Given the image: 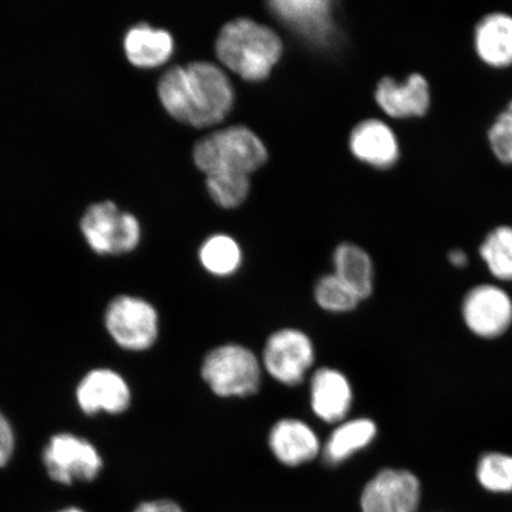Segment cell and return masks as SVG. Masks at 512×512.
Returning a JSON list of instances; mask_svg holds the SVG:
<instances>
[{"label": "cell", "instance_id": "obj_29", "mask_svg": "<svg viewBox=\"0 0 512 512\" xmlns=\"http://www.w3.org/2000/svg\"><path fill=\"white\" fill-rule=\"evenodd\" d=\"M448 259L456 267H465L467 265V255L465 252L460 251V249H454V251L448 254Z\"/></svg>", "mask_w": 512, "mask_h": 512}, {"label": "cell", "instance_id": "obj_25", "mask_svg": "<svg viewBox=\"0 0 512 512\" xmlns=\"http://www.w3.org/2000/svg\"><path fill=\"white\" fill-rule=\"evenodd\" d=\"M479 483L492 492L512 491V457L490 453L480 459L477 469Z\"/></svg>", "mask_w": 512, "mask_h": 512}, {"label": "cell", "instance_id": "obj_19", "mask_svg": "<svg viewBox=\"0 0 512 512\" xmlns=\"http://www.w3.org/2000/svg\"><path fill=\"white\" fill-rule=\"evenodd\" d=\"M377 426L373 420L357 418L338 424L323 444L322 457L326 465L337 466L347 462L356 453L373 443Z\"/></svg>", "mask_w": 512, "mask_h": 512}, {"label": "cell", "instance_id": "obj_18", "mask_svg": "<svg viewBox=\"0 0 512 512\" xmlns=\"http://www.w3.org/2000/svg\"><path fill=\"white\" fill-rule=\"evenodd\" d=\"M128 61L139 68H156L168 62L175 43L169 31L139 24L127 31L124 41Z\"/></svg>", "mask_w": 512, "mask_h": 512}, {"label": "cell", "instance_id": "obj_6", "mask_svg": "<svg viewBox=\"0 0 512 512\" xmlns=\"http://www.w3.org/2000/svg\"><path fill=\"white\" fill-rule=\"evenodd\" d=\"M81 230L88 245L98 254L130 253L142 239L136 217L123 213L110 201L89 207L82 217Z\"/></svg>", "mask_w": 512, "mask_h": 512}, {"label": "cell", "instance_id": "obj_5", "mask_svg": "<svg viewBox=\"0 0 512 512\" xmlns=\"http://www.w3.org/2000/svg\"><path fill=\"white\" fill-rule=\"evenodd\" d=\"M260 361L262 369L272 380L281 386L298 387L315 366V343L303 330L279 329L266 339Z\"/></svg>", "mask_w": 512, "mask_h": 512}, {"label": "cell", "instance_id": "obj_4", "mask_svg": "<svg viewBox=\"0 0 512 512\" xmlns=\"http://www.w3.org/2000/svg\"><path fill=\"white\" fill-rule=\"evenodd\" d=\"M267 158L265 144L245 126L227 127L210 134L194 149L195 164L207 175L228 171L249 176L265 165Z\"/></svg>", "mask_w": 512, "mask_h": 512}, {"label": "cell", "instance_id": "obj_28", "mask_svg": "<svg viewBox=\"0 0 512 512\" xmlns=\"http://www.w3.org/2000/svg\"><path fill=\"white\" fill-rule=\"evenodd\" d=\"M133 512H184L178 504L171 501H153L140 504Z\"/></svg>", "mask_w": 512, "mask_h": 512}, {"label": "cell", "instance_id": "obj_20", "mask_svg": "<svg viewBox=\"0 0 512 512\" xmlns=\"http://www.w3.org/2000/svg\"><path fill=\"white\" fill-rule=\"evenodd\" d=\"M335 272L361 300L367 299L374 290V264L370 255L354 243H342L332 256Z\"/></svg>", "mask_w": 512, "mask_h": 512}, {"label": "cell", "instance_id": "obj_11", "mask_svg": "<svg viewBox=\"0 0 512 512\" xmlns=\"http://www.w3.org/2000/svg\"><path fill=\"white\" fill-rule=\"evenodd\" d=\"M463 315L473 334L495 338L504 334L512 322V302L501 288L480 285L467 293Z\"/></svg>", "mask_w": 512, "mask_h": 512}, {"label": "cell", "instance_id": "obj_26", "mask_svg": "<svg viewBox=\"0 0 512 512\" xmlns=\"http://www.w3.org/2000/svg\"><path fill=\"white\" fill-rule=\"evenodd\" d=\"M488 142L498 162L512 166V98L492 121L488 130Z\"/></svg>", "mask_w": 512, "mask_h": 512}, {"label": "cell", "instance_id": "obj_12", "mask_svg": "<svg viewBox=\"0 0 512 512\" xmlns=\"http://www.w3.org/2000/svg\"><path fill=\"white\" fill-rule=\"evenodd\" d=\"M309 401L317 419L338 425L347 420L354 402V390L343 371L322 367L310 376Z\"/></svg>", "mask_w": 512, "mask_h": 512}, {"label": "cell", "instance_id": "obj_30", "mask_svg": "<svg viewBox=\"0 0 512 512\" xmlns=\"http://www.w3.org/2000/svg\"><path fill=\"white\" fill-rule=\"evenodd\" d=\"M59 512H85V511H82L78 508H68V509L61 510Z\"/></svg>", "mask_w": 512, "mask_h": 512}, {"label": "cell", "instance_id": "obj_17", "mask_svg": "<svg viewBox=\"0 0 512 512\" xmlns=\"http://www.w3.org/2000/svg\"><path fill=\"white\" fill-rule=\"evenodd\" d=\"M473 48L486 67L505 69L512 66V16L490 12L480 18L473 30Z\"/></svg>", "mask_w": 512, "mask_h": 512}, {"label": "cell", "instance_id": "obj_7", "mask_svg": "<svg viewBox=\"0 0 512 512\" xmlns=\"http://www.w3.org/2000/svg\"><path fill=\"white\" fill-rule=\"evenodd\" d=\"M105 324L119 347L128 351H146L159 337V315L147 300L119 296L107 306Z\"/></svg>", "mask_w": 512, "mask_h": 512}, {"label": "cell", "instance_id": "obj_10", "mask_svg": "<svg viewBox=\"0 0 512 512\" xmlns=\"http://www.w3.org/2000/svg\"><path fill=\"white\" fill-rule=\"evenodd\" d=\"M377 106L396 120L425 117L432 105L430 82L420 73H412L403 81L386 76L375 88Z\"/></svg>", "mask_w": 512, "mask_h": 512}, {"label": "cell", "instance_id": "obj_8", "mask_svg": "<svg viewBox=\"0 0 512 512\" xmlns=\"http://www.w3.org/2000/svg\"><path fill=\"white\" fill-rule=\"evenodd\" d=\"M43 464L51 479L61 484L92 482L102 469V459L86 439L61 433L49 440L43 451Z\"/></svg>", "mask_w": 512, "mask_h": 512}, {"label": "cell", "instance_id": "obj_27", "mask_svg": "<svg viewBox=\"0 0 512 512\" xmlns=\"http://www.w3.org/2000/svg\"><path fill=\"white\" fill-rule=\"evenodd\" d=\"M15 450V434L8 419L0 413V467L8 465Z\"/></svg>", "mask_w": 512, "mask_h": 512}, {"label": "cell", "instance_id": "obj_16", "mask_svg": "<svg viewBox=\"0 0 512 512\" xmlns=\"http://www.w3.org/2000/svg\"><path fill=\"white\" fill-rule=\"evenodd\" d=\"M83 413L121 414L131 405L132 393L124 377L110 369H96L83 377L76 390Z\"/></svg>", "mask_w": 512, "mask_h": 512}, {"label": "cell", "instance_id": "obj_13", "mask_svg": "<svg viewBox=\"0 0 512 512\" xmlns=\"http://www.w3.org/2000/svg\"><path fill=\"white\" fill-rule=\"evenodd\" d=\"M268 6L307 41L325 44L334 37V4L328 0H274Z\"/></svg>", "mask_w": 512, "mask_h": 512}, {"label": "cell", "instance_id": "obj_14", "mask_svg": "<svg viewBox=\"0 0 512 512\" xmlns=\"http://www.w3.org/2000/svg\"><path fill=\"white\" fill-rule=\"evenodd\" d=\"M268 447L280 464L298 467L322 456L319 435L306 421L283 418L275 422L268 433Z\"/></svg>", "mask_w": 512, "mask_h": 512}, {"label": "cell", "instance_id": "obj_21", "mask_svg": "<svg viewBox=\"0 0 512 512\" xmlns=\"http://www.w3.org/2000/svg\"><path fill=\"white\" fill-rule=\"evenodd\" d=\"M198 259L208 274L216 278H229L242 266V249L232 236L216 234L202 243Z\"/></svg>", "mask_w": 512, "mask_h": 512}, {"label": "cell", "instance_id": "obj_9", "mask_svg": "<svg viewBox=\"0 0 512 512\" xmlns=\"http://www.w3.org/2000/svg\"><path fill=\"white\" fill-rule=\"evenodd\" d=\"M420 483L413 473L386 469L377 473L363 490V512H416Z\"/></svg>", "mask_w": 512, "mask_h": 512}, {"label": "cell", "instance_id": "obj_1", "mask_svg": "<svg viewBox=\"0 0 512 512\" xmlns=\"http://www.w3.org/2000/svg\"><path fill=\"white\" fill-rule=\"evenodd\" d=\"M158 95L172 118L197 128L221 123L235 101L227 75L209 62L170 68L158 83Z\"/></svg>", "mask_w": 512, "mask_h": 512}, {"label": "cell", "instance_id": "obj_22", "mask_svg": "<svg viewBox=\"0 0 512 512\" xmlns=\"http://www.w3.org/2000/svg\"><path fill=\"white\" fill-rule=\"evenodd\" d=\"M479 254L494 277L512 280V227L492 229L480 245Z\"/></svg>", "mask_w": 512, "mask_h": 512}, {"label": "cell", "instance_id": "obj_2", "mask_svg": "<svg viewBox=\"0 0 512 512\" xmlns=\"http://www.w3.org/2000/svg\"><path fill=\"white\" fill-rule=\"evenodd\" d=\"M283 50L277 32L249 18L227 23L216 40L220 61L249 82L266 80L281 59Z\"/></svg>", "mask_w": 512, "mask_h": 512}, {"label": "cell", "instance_id": "obj_15", "mask_svg": "<svg viewBox=\"0 0 512 512\" xmlns=\"http://www.w3.org/2000/svg\"><path fill=\"white\" fill-rule=\"evenodd\" d=\"M352 155L377 170L392 169L398 164L401 147L393 128L380 119L361 121L350 133Z\"/></svg>", "mask_w": 512, "mask_h": 512}, {"label": "cell", "instance_id": "obj_23", "mask_svg": "<svg viewBox=\"0 0 512 512\" xmlns=\"http://www.w3.org/2000/svg\"><path fill=\"white\" fill-rule=\"evenodd\" d=\"M313 298L320 310L336 313V315L354 311L362 302L357 294L334 273L323 275L318 279L313 288Z\"/></svg>", "mask_w": 512, "mask_h": 512}, {"label": "cell", "instance_id": "obj_3", "mask_svg": "<svg viewBox=\"0 0 512 512\" xmlns=\"http://www.w3.org/2000/svg\"><path fill=\"white\" fill-rule=\"evenodd\" d=\"M260 357L246 345L226 343L209 350L201 364V377L210 392L221 399H247L259 392Z\"/></svg>", "mask_w": 512, "mask_h": 512}, {"label": "cell", "instance_id": "obj_24", "mask_svg": "<svg viewBox=\"0 0 512 512\" xmlns=\"http://www.w3.org/2000/svg\"><path fill=\"white\" fill-rule=\"evenodd\" d=\"M207 189L213 200L224 209L241 206L247 200L251 182L239 172H215L207 175Z\"/></svg>", "mask_w": 512, "mask_h": 512}]
</instances>
